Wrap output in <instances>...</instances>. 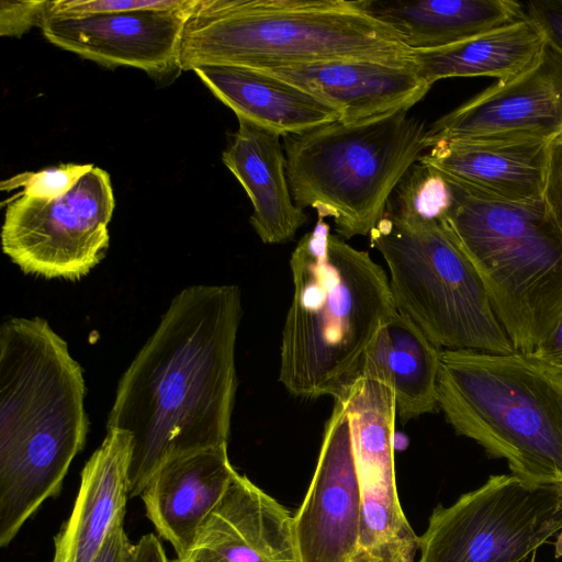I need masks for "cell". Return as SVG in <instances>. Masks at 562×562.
Returning <instances> with one entry per match:
<instances>
[{
	"label": "cell",
	"mask_w": 562,
	"mask_h": 562,
	"mask_svg": "<svg viewBox=\"0 0 562 562\" xmlns=\"http://www.w3.org/2000/svg\"><path fill=\"white\" fill-rule=\"evenodd\" d=\"M554 538L562 541V484L494 474L432 510L415 562H522Z\"/></svg>",
	"instance_id": "cell-9"
},
{
	"label": "cell",
	"mask_w": 562,
	"mask_h": 562,
	"mask_svg": "<svg viewBox=\"0 0 562 562\" xmlns=\"http://www.w3.org/2000/svg\"><path fill=\"white\" fill-rule=\"evenodd\" d=\"M549 143L492 136L439 140L418 161L487 195L532 202L542 200Z\"/></svg>",
	"instance_id": "cell-16"
},
{
	"label": "cell",
	"mask_w": 562,
	"mask_h": 562,
	"mask_svg": "<svg viewBox=\"0 0 562 562\" xmlns=\"http://www.w3.org/2000/svg\"><path fill=\"white\" fill-rule=\"evenodd\" d=\"M193 71L237 119L280 137L299 135L341 117L331 104L261 70L210 65Z\"/></svg>",
	"instance_id": "cell-20"
},
{
	"label": "cell",
	"mask_w": 562,
	"mask_h": 562,
	"mask_svg": "<svg viewBox=\"0 0 562 562\" xmlns=\"http://www.w3.org/2000/svg\"><path fill=\"white\" fill-rule=\"evenodd\" d=\"M132 546L124 530V521H122L111 531L93 562H126Z\"/></svg>",
	"instance_id": "cell-31"
},
{
	"label": "cell",
	"mask_w": 562,
	"mask_h": 562,
	"mask_svg": "<svg viewBox=\"0 0 562 562\" xmlns=\"http://www.w3.org/2000/svg\"><path fill=\"white\" fill-rule=\"evenodd\" d=\"M114 207L110 176L99 167L58 199L15 195L4 213L2 250L25 273L79 279L106 252Z\"/></svg>",
	"instance_id": "cell-10"
},
{
	"label": "cell",
	"mask_w": 562,
	"mask_h": 562,
	"mask_svg": "<svg viewBox=\"0 0 562 562\" xmlns=\"http://www.w3.org/2000/svg\"><path fill=\"white\" fill-rule=\"evenodd\" d=\"M386 23L345 0H198L182 33L181 70H257L363 59L414 65Z\"/></svg>",
	"instance_id": "cell-4"
},
{
	"label": "cell",
	"mask_w": 562,
	"mask_h": 562,
	"mask_svg": "<svg viewBox=\"0 0 562 562\" xmlns=\"http://www.w3.org/2000/svg\"><path fill=\"white\" fill-rule=\"evenodd\" d=\"M438 407L457 434L532 483L562 484V373L528 353L442 349Z\"/></svg>",
	"instance_id": "cell-5"
},
{
	"label": "cell",
	"mask_w": 562,
	"mask_h": 562,
	"mask_svg": "<svg viewBox=\"0 0 562 562\" xmlns=\"http://www.w3.org/2000/svg\"><path fill=\"white\" fill-rule=\"evenodd\" d=\"M440 351L397 312L367 349L359 375L379 381L392 391L396 418L405 423L438 408Z\"/></svg>",
	"instance_id": "cell-23"
},
{
	"label": "cell",
	"mask_w": 562,
	"mask_h": 562,
	"mask_svg": "<svg viewBox=\"0 0 562 562\" xmlns=\"http://www.w3.org/2000/svg\"><path fill=\"white\" fill-rule=\"evenodd\" d=\"M425 122L401 109L284 137L294 203L333 218L338 236H369L408 169L427 151Z\"/></svg>",
	"instance_id": "cell-7"
},
{
	"label": "cell",
	"mask_w": 562,
	"mask_h": 562,
	"mask_svg": "<svg viewBox=\"0 0 562 562\" xmlns=\"http://www.w3.org/2000/svg\"><path fill=\"white\" fill-rule=\"evenodd\" d=\"M542 200L562 233V134L549 143Z\"/></svg>",
	"instance_id": "cell-28"
},
{
	"label": "cell",
	"mask_w": 562,
	"mask_h": 562,
	"mask_svg": "<svg viewBox=\"0 0 562 562\" xmlns=\"http://www.w3.org/2000/svg\"><path fill=\"white\" fill-rule=\"evenodd\" d=\"M359 7L393 27L412 49L446 47L526 16L513 0H357Z\"/></svg>",
	"instance_id": "cell-22"
},
{
	"label": "cell",
	"mask_w": 562,
	"mask_h": 562,
	"mask_svg": "<svg viewBox=\"0 0 562 562\" xmlns=\"http://www.w3.org/2000/svg\"><path fill=\"white\" fill-rule=\"evenodd\" d=\"M443 176L451 189L445 221L515 350L530 353L562 314V233L543 200L506 201Z\"/></svg>",
	"instance_id": "cell-6"
},
{
	"label": "cell",
	"mask_w": 562,
	"mask_h": 562,
	"mask_svg": "<svg viewBox=\"0 0 562 562\" xmlns=\"http://www.w3.org/2000/svg\"><path fill=\"white\" fill-rule=\"evenodd\" d=\"M241 315L237 285H190L124 371L106 430L131 435L130 497L168 460L228 443Z\"/></svg>",
	"instance_id": "cell-1"
},
{
	"label": "cell",
	"mask_w": 562,
	"mask_h": 562,
	"mask_svg": "<svg viewBox=\"0 0 562 562\" xmlns=\"http://www.w3.org/2000/svg\"><path fill=\"white\" fill-rule=\"evenodd\" d=\"M361 494L344 400L334 398L307 493L293 515L300 562H352L361 533Z\"/></svg>",
	"instance_id": "cell-12"
},
{
	"label": "cell",
	"mask_w": 562,
	"mask_h": 562,
	"mask_svg": "<svg viewBox=\"0 0 562 562\" xmlns=\"http://www.w3.org/2000/svg\"><path fill=\"white\" fill-rule=\"evenodd\" d=\"M126 562H169V560L159 539L154 533H147L132 546Z\"/></svg>",
	"instance_id": "cell-32"
},
{
	"label": "cell",
	"mask_w": 562,
	"mask_h": 562,
	"mask_svg": "<svg viewBox=\"0 0 562 562\" xmlns=\"http://www.w3.org/2000/svg\"><path fill=\"white\" fill-rule=\"evenodd\" d=\"M525 10L542 29L547 41L562 53V0L530 1Z\"/></svg>",
	"instance_id": "cell-29"
},
{
	"label": "cell",
	"mask_w": 562,
	"mask_h": 562,
	"mask_svg": "<svg viewBox=\"0 0 562 562\" xmlns=\"http://www.w3.org/2000/svg\"><path fill=\"white\" fill-rule=\"evenodd\" d=\"M93 167L92 164H63L25 171L1 181L0 189L10 192L22 188L21 195L50 201L64 196Z\"/></svg>",
	"instance_id": "cell-25"
},
{
	"label": "cell",
	"mask_w": 562,
	"mask_h": 562,
	"mask_svg": "<svg viewBox=\"0 0 562 562\" xmlns=\"http://www.w3.org/2000/svg\"><path fill=\"white\" fill-rule=\"evenodd\" d=\"M194 5L88 16L48 14L41 30L49 43L82 58L161 78L181 70L182 33Z\"/></svg>",
	"instance_id": "cell-14"
},
{
	"label": "cell",
	"mask_w": 562,
	"mask_h": 562,
	"mask_svg": "<svg viewBox=\"0 0 562 562\" xmlns=\"http://www.w3.org/2000/svg\"><path fill=\"white\" fill-rule=\"evenodd\" d=\"M561 134L562 53L547 41L528 70L497 81L434 122L427 144L487 136L551 140Z\"/></svg>",
	"instance_id": "cell-13"
},
{
	"label": "cell",
	"mask_w": 562,
	"mask_h": 562,
	"mask_svg": "<svg viewBox=\"0 0 562 562\" xmlns=\"http://www.w3.org/2000/svg\"><path fill=\"white\" fill-rule=\"evenodd\" d=\"M198 0H53L50 15L88 16L153 10H181Z\"/></svg>",
	"instance_id": "cell-26"
},
{
	"label": "cell",
	"mask_w": 562,
	"mask_h": 562,
	"mask_svg": "<svg viewBox=\"0 0 562 562\" xmlns=\"http://www.w3.org/2000/svg\"><path fill=\"white\" fill-rule=\"evenodd\" d=\"M85 380L68 345L41 317L0 327V546L61 490L89 422Z\"/></svg>",
	"instance_id": "cell-2"
},
{
	"label": "cell",
	"mask_w": 562,
	"mask_h": 562,
	"mask_svg": "<svg viewBox=\"0 0 562 562\" xmlns=\"http://www.w3.org/2000/svg\"><path fill=\"white\" fill-rule=\"evenodd\" d=\"M290 269L279 382L294 396L335 398L359 376L367 349L397 314L389 276L324 220L297 241Z\"/></svg>",
	"instance_id": "cell-3"
},
{
	"label": "cell",
	"mask_w": 562,
	"mask_h": 562,
	"mask_svg": "<svg viewBox=\"0 0 562 562\" xmlns=\"http://www.w3.org/2000/svg\"><path fill=\"white\" fill-rule=\"evenodd\" d=\"M331 104L342 121L409 110L431 86L414 65L346 59L261 70Z\"/></svg>",
	"instance_id": "cell-18"
},
{
	"label": "cell",
	"mask_w": 562,
	"mask_h": 562,
	"mask_svg": "<svg viewBox=\"0 0 562 562\" xmlns=\"http://www.w3.org/2000/svg\"><path fill=\"white\" fill-rule=\"evenodd\" d=\"M236 473L223 445L172 458L149 479L140 494L146 515L177 557L190 547Z\"/></svg>",
	"instance_id": "cell-17"
},
{
	"label": "cell",
	"mask_w": 562,
	"mask_h": 562,
	"mask_svg": "<svg viewBox=\"0 0 562 562\" xmlns=\"http://www.w3.org/2000/svg\"><path fill=\"white\" fill-rule=\"evenodd\" d=\"M547 37L527 14L524 19L469 40L434 49H413L418 76L432 86L453 77H494L507 82L540 57Z\"/></svg>",
	"instance_id": "cell-24"
},
{
	"label": "cell",
	"mask_w": 562,
	"mask_h": 562,
	"mask_svg": "<svg viewBox=\"0 0 562 562\" xmlns=\"http://www.w3.org/2000/svg\"><path fill=\"white\" fill-rule=\"evenodd\" d=\"M338 396L349 417L361 494V533L356 557L374 562H415L417 536L403 513L396 490L393 393L379 381L359 375Z\"/></svg>",
	"instance_id": "cell-11"
},
{
	"label": "cell",
	"mask_w": 562,
	"mask_h": 562,
	"mask_svg": "<svg viewBox=\"0 0 562 562\" xmlns=\"http://www.w3.org/2000/svg\"><path fill=\"white\" fill-rule=\"evenodd\" d=\"M131 454V435L106 430L81 471L71 514L54 539L52 562H93L111 531L124 521Z\"/></svg>",
	"instance_id": "cell-19"
},
{
	"label": "cell",
	"mask_w": 562,
	"mask_h": 562,
	"mask_svg": "<svg viewBox=\"0 0 562 562\" xmlns=\"http://www.w3.org/2000/svg\"><path fill=\"white\" fill-rule=\"evenodd\" d=\"M370 244L383 257L397 312L439 349L515 348L484 283L443 218L384 211Z\"/></svg>",
	"instance_id": "cell-8"
},
{
	"label": "cell",
	"mask_w": 562,
	"mask_h": 562,
	"mask_svg": "<svg viewBox=\"0 0 562 562\" xmlns=\"http://www.w3.org/2000/svg\"><path fill=\"white\" fill-rule=\"evenodd\" d=\"M52 1L0 2V35L20 37L31 27L41 29L49 14Z\"/></svg>",
	"instance_id": "cell-27"
},
{
	"label": "cell",
	"mask_w": 562,
	"mask_h": 562,
	"mask_svg": "<svg viewBox=\"0 0 562 562\" xmlns=\"http://www.w3.org/2000/svg\"><path fill=\"white\" fill-rule=\"evenodd\" d=\"M237 120L238 128L222 160L251 202L249 222L261 241H289L306 223L307 215L293 201L280 136Z\"/></svg>",
	"instance_id": "cell-21"
},
{
	"label": "cell",
	"mask_w": 562,
	"mask_h": 562,
	"mask_svg": "<svg viewBox=\"0 0 562 562\" xmlns=\"http://www.w3.org/2000/svg\"><path fill=\"white\" fill-rule=\"evenodd\" d=\"M352 562H374V561L356 557Z\"/></svg>",
	"instance_id": "cell-33"
},
{
	"label": "cell",
	"mask_w": 562,
	"mask_h": 562,
	"mask_svg": "<svg viewBox=\"0 0 562 562\" xmlns=\"http://www.w3.org/2000/svg\"><path fill=\"white\" fill-rule=\"evenodd\" d=\"M528 355L546 367L562 373V314L548 335Z\"/></svg>",
	"instance_id": "cell-30"
},
{
	"label": "cell",
	"mask_w": 562,
	"mask_h": 562,
	"mask_svg": "<svg viewBox=\"0 0 562 562\" xmlns=\"http://www.w3.org/2000/svg\"><path fill=\"white\" fill-rule=\"evenodd\" d=\"M173 562H300L293 515L237 472L190 547Z\"/></svg>",
	"instance_id": "cell-15"
}]
</instances>
